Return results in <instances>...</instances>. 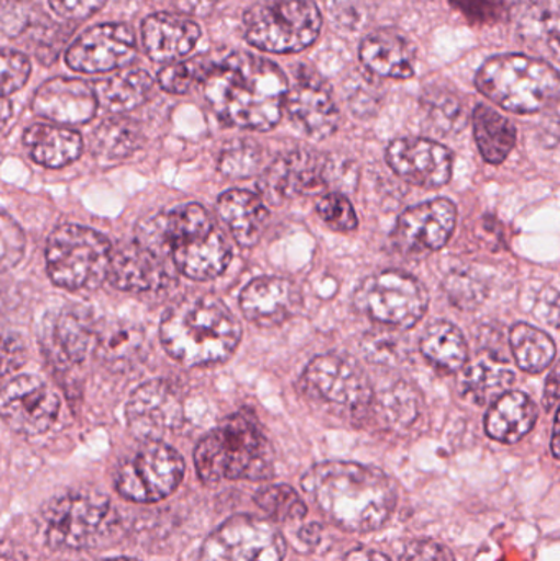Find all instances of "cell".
Listing matches in <instances>:
<instances>
[{"mask_svg": "<svg viewBox=\"0 0 560 561\" xmlns=\"http://www.w3.org/2000/svg\"><path fill=\"white\" fill-rule=\"evenodd\" d=\"M203 84L220 121L259 131L278 124L289 91L286 76L275 62L240 51L209 66Z\"/></svg>", "mask_w": 560, "mask_h": 561, "instance_id": "cell-1", "label": "cell"}, {"mask_svg": "<svg viewBox=\"0 0 560 561\" xmlns=\"http://www.w3.org/2000/svg\"><path fill=\"white\" fill-rule=\"evenodd\" d=\"M301 484L319 513L348 533L380 529L397 504L387 474L351 461L316 465L302 477Z\"/></svg>", "mask_w": 560, "mask_h": 561, "instance_id": "cell-2", "label": "cell"}, {"mask_svg": "<svg viewBox=\"0 0 560 561\" xmlns=\"http://www.w3.org/2000/svg\"><path fill=\"white\" fill-rule=\"evenodd\" d=\"M138 243L161 256H171L174 266L187 278H217L229 266L232 252L199 204H183L158 214L138 229Z\"/></svg>", "mask_w": 560, "mask_h": 561, "instance_id": "cell-3", "label": "cell"}, {"mask_svg": "<svg viewBox=\"0 0 560 561\" xmlns=\"http://www.w3.org/2000/svg\"><path fill=\"white\" fill-rule=\"evenodd\" d=\"M240 325L229 309L210 294H190L173 304L161 320L167 352L184 366L216 365L233 355Z\"/></svg>", "mask_w": 560, "mask_h": 561, "instance_id": "cell-4", "label": "cell"}, {"mask_svg": "<svg viewBox=\"0 0 560 561\" xmlns=\"http://www.w3.org/2000/svg\"><path fill=\"white\" fill-rule=\"evenodd\" d=\"M197 473L206 484L222 480L263 481L273 477V457L252 412H237L199 442Z\"/></svg>", "mask_w": 560, "mask_h": 561, "instance_id": "cell-5", "label": "cell"}, {"mask_svg": "<svg viewBox=\"0 0 560 561\" xmlns=\"http://www.w3.org/2000/svg\"><path fill=\"white\" fill-rule=\"evenodd\" d=\"M476 82L490 101L516 114H536L560 101V72L535 56H493L477 72Z\"/></svg>", "mask_w": 560, "mask_h": 561, "instance_id": "cell-6", "label": "cell"}, {"mask_svg": "<svg viewBox=\"0 0 560 561\" xmlns=\"http://www.w3.org/2000/svg\"><path fill=\"white\" fill-rule=\"evenodd\" d=\"M112 253L108 240L95 230L59 227L46 243L49 278L62 289H95L108 278Z\"/></svg>", "mask_w": 560, "mask_h": 561, "instance_id": "cell-7", "label": "cell"}, {"mask_svg": "<svg viewBox=\"0 0 560 561\" xmlns=\"http://www.w3.org/2000/svg\"><path fill=\"white\" fill-rule=\"evenodd\" d=\"M247 42L270 53H298L321 33L322 15L312 0H273L247 10Z\"/></svg>", "mask_w": 560, "mask_h": 561, "instance_id": "cell-8", "label": "cell"}, {"mask_svg": "<svg viewBox=\"0 0 560 561\" xmlns=\"http://www.w3.org/2000/svg\"><path fill=\"white\" fill-rule=\"evenodd\" d=\"M115 524L114 506L95 491L65 494L45 510L46 540L53 549H91L112 533Z\"/></svg>", "mask_w": 560, "mask_h": 561, "instance_id": "cell-9", "label": "cell"}, {"mask_svg": "<svg viewBox=\"0 0 560 561\" xmlns=\"http://www.w3.org/2000/svg\"><path fill=\"white\" fill-rule=\"evenodd\" d=\"M354 304L358 312L375 322L411 329L427 310L426 289L413 276L401 272H384L370 276L357 287Z\"/></svg>", "mask_w": 560, "mask_h": 561, "instance_id": "cell-10", "label": "cell"}, {"mask_svg": "<svg viewBox=\"0 0 560 561\" xmlns=\"http://www.w3.org/2000/svg\"><path fill=\"white\" fill-rule=\"evenodd\" d=\"M184 478V461L160 440L145 442L132 460L117 471L115 488L134 503H157L173 494Z\"/></svg>", "mask_w": 560, "mask_h": 561, "instance_id": "cell-11", "label": "cell"}, {"mask_svg": "<svg viewBox=\"0 0 560 561\" xmlns=\"http://www.w3.org/2000/svg\"><path fill=\"white\" fill-rule=\"evenodd\" d=\"M285 556V539L273 524L242 514L204 540L199 561H283Z\"/></svg>", "mask_w": 560, "mask_h": 561, "instance_id": "cell-12", "label": "cell"}, {"mask_svg": "<svg viewBox=\"0 0 560 561\" xmlns=\"http://www.w3.org/2000/svg\"><path fill=\"white\" fill-rule=\"evenodd\" d=\"M306 394L329 404L364 409L374 399V389L364 369L341 355L316 356L301 378Z\"/></svg>", "mask_w": 560, "mask_h": 561, "instance_id": "cell-13", "label": "cell"}, {"mask_svg": "<svg viewBox=\"0 0 560 561\" xmlns=\"http://www.w3.org/2000/svg\"><path fill=\"white\" fill-rule=\"evenodd\" d=\"M184 421L183 396L167 379H153L135 389L127 404L132 434L145 442L160 440Z\"/></svg>", "mask_w": 560, "mask_h": 561, "instance_id": "cell-14", "label": "cell"}, {"mask_svg": "<svg viewBox=\"0 0 560 561\" xmlns=\"http://www.w3.org/2000/svg\"><path fill=\"white\" fill-rule=\"evenodd\" d=\"M137 56L134 30L125 23H104L85 30L66 51L72 71L98 75L114 71Z\"/></svg>", "mask_w": 560, "mask_h": 561, "instance_id": "cell-15", "label": "cell"}, {"mask_svg": "<svg viewBox=\"0 0 560 561\" xmlns=\"http://www.w3.org/2000/svg\"><path fill=\"white\" fill-rule=\"evenodd\" d=\"M58 412V396L38 376H19L3 388L2 417L16 434H43L52 427Z\"/></svg>", "mask_w": 560, "mask_h": 561, "instance_id": "cell-16", "label": "cell"}, {"mask_svg": "<svg viewBox=\"0 0 560 561\" xmlns=\"http://www.w3.org/2000/svg\"><path fill=\"white\" fill-rule=\"evenodd\" d=\"M457 209L449 199H434L401 214L393 243L404 255H427L449 242L456 227Z\"/></svg>", "mask_w": 560, "mask_h": 561, "instance_id": "cell-17", "label": "cell"}, {"mask_svg": "<svg viewBox=\"0 0 560 561\" xmlns=\"http://www.w3.org/2000/svg\"><path fill=\"white\" fill-rule=\"evenodd\" d=\"M285 108L293 124L309 137L322 140L338 130L339 111L331 89L318 72L306 66H299L296 72Z\"/></svg>", "mask_w": 560, "mask_h": 561, "instance_id": "cell-18", "label": "cell"}, {"mask_svg": "<svg viewBox=\"0 0 560 561\" xmlns=\"http://www.w3.org/2000/svg\"><path fill=\"white\" fill-rule=\"evenodd\" d=\"M99 332L94 316L84 306L59 310L43 327L42 345L53 365L68 368L84 362L98 346Z\"/></svg>", "mask_w": 560, "mask_h": 561, "instance_id": "cell-19", "label": "cell"}, {"mask_svg": "<svg viewBox=\"0 0 560 561\" xmlns=\"http://www.w3.org/2000/svg\"><path fill=\"white\" fill-rule=\"evenodd\" d=\"M387 161L401 180L426 190L444 186L453 176L449 148L427 138H398L388 147Z\"/></svg>", "mask_w": 560, "mask_h": 561, "instance_id": "cell-20", "label": "cell"}, {"mask_svg": "<svg viewBox=\"0 0 560 561\" xmlns=\"http://www.w3.org/2000/svg\"><path fill=\"white\" fill-rule=\"evenodd\" d=\"M325 170L328 158L308 148H298L275 160L263 176L262 187L273 201L312 196L328 186Z\"/></svg>", "mask_w": 560, "mask_h": 561, "instance_id": "cell-21", "label": "cell"}, {"mask_svg": "<svg viewBox=\"0 0 560 561\" xmlns=\"http://www.w3.org/2000/svg\"><path fill=\"white\" fill-rule=\"evenodd\" d=\"M33 112L61 125L91 121L99 107L98 94L81 79L55 78L46 81L33 98Z\"/></svg>", "mask_w": 560, "mask_h": 561, "instance_id": "cell-22", "label": "cell"}, {"mask_svg": "<svg viewBox=\"0 0 560 561\" xmlns=\"http://www.w3.org/2000/svg\"><path fill=\"white\" fill-rule=\"evenodd\" d=\"M510 16L535 58L560 61V0H516Z\"/></svg>", "mask_w": 560, "mask_h": 561, "instance_id": "cell-23", "label": "cell"}, {"mask_svg": "<svg viewBox=\"0 0 560 561\" xmlns=\"http://www.w3.org/2000/svg\"><path fill=\"white\" fill-rule=\"evenodd\" d=\"M144 48L151 61L173 65L193 51L201 38V28L183 13H153L141 25Z\"/></svg>", "mask_w": 560, "mask_h": 561, "instance_id": "cell-24", "label": "cell"}, {"mask_svg": "<svg viewBox=\"0 0 560 561\" xmlns=\"http://www.w3.org/2000/svg\"><path fill=\"white\" fill-rule=\"evenodd\" d=\"M302 296L293 280L259 278L252 280L240 296L243 316L260 327H275L292 319L301 309Z\"/></svg>", "mask_w": 560, "mask_h": 561, "instance_id": "cell-25", "label": "cell"}, {"mask_svg": "<svg viewBox=\"0 0 560 561\" xmlns=\"http://www.w3.org/2000/svg\"><path fill=\"white\" fill-rule=\"evenodd\" d=\"M108 280L127 293H157L170 284L171 276L163 256L141 243L122 247L112 253Z\"/></svg>", "mask_w": 560, "mask_h": 561, "instance_id": "cell-26", "label": "cell"}, {"mask_svg": "<svg viewBox=\"0 0 560 561\" xmlns=\"http://www.w3.org/2000/svg\"><path fill=\"white\" fill-rule=\"evenodd\" d=\"M361 59L365 68L378 78L410 79L416 71V48L407 36L395 30H377L365 36Z\"/></svg>", "mask_w": 560, "mask_h": 561, "instance_id": "cell-27", "label": "cell"}, {"mask_svg": "<svg viewBox=\"0 0 560 561\" xmlns=\"http://www.w3.org/2000/svg\"><path fill=\"white\" fill-rule=\"evenodd\" d=\"M217 210L236 242L242 247L255 245L270 219L263 201L250 191H227L220 196Z\"/></svg>", "mask_w": 560, "mask_h": 561, "instance_id": "cell-28", "label": "cell"}, {"mask_svg": "<svg viewBox=\"0 0 560 561\" xmlns=\"http://www.w3.org/2000/svg\"><path fill=\"white\" fill-rule=\"evenodd\" d=\"M538 409L525 392L512 391L496 399L485 419L487 434L496 442L515 444L535 427Z\"/></svg>", "mask_w": 560, "mask_h": 561, "instance_id": "cell-29", "label": "cell"}, {"mask_svg": "<svg viewBox=\"0 0 560 561\" xmlns=\"http://www.w3.org/2000/svg\"><path fill=\"white\" fill-rule=\"evenodd\" d=\"M23 144L33 161L46 168L66 167L78 160L82 151L81 135L59 125H32Z\"/></svg>", "mask_w": 560, "mask_h": 561, "instance_id": "cell-30", "label": "cell"}, {"mask_svg": "<svg viewBox=\"0 0 560 561\" xmlns=\"http://www.w3.org/2000/svg\"><path fill=\"white\" fill-rule=\"evenodd\" d=\"M145 353V335L134 323H111L99 332L95 355L107 368L125 371L140 362Z\"/></svg>", "mask_w": 560, "mask_h": 561, "instance_id": "cell-31", "label": "cell"}, {"mask_svg": "<svg viewBox=\"0 0 560 561\" xmlns=\"http://www.w3.org/2000/svg\"><path fill=\"white\" fill-rule=\"evenodd\" d=\"M473 134L487 163H503L515 148V125L489 105H477L473 111Z\"/></svg>", "mask_w": 560, "mask_h": 561, "instance_id": "cell-32", "label": "cell"}, {"mask_svg": "<svg viewBox=\"0 0 560 561\" xmlns=\"http://www.w3.org/2000/svg\"><path fill=\"white\" fill-rule=\"evenodd\" d=\"M151 89H153V79L150 75L141 69H134L99 82L95 85V94H98L99 105H102L105 111L112 114H124L144 104L151 94Z\"/></svg>", "mask_w": 560, "mask_h": 561, "instance_id": "cell-33", "label": "cell"}, {"mask_svg": "<svg viewBox=\"0 0 560 561\" xmlns=\"http://www.w3.org/2000/svg\"><path fill=\"white\" fill-rule=\"evenodd\" d=\"M421 352L436 368L456 373L467 363V342L454 323L437 320L431 323L421 339Z\"/></svg>", "mask_w": 560, "mask_h": 561, "instance_id": "cell-34", "label": "cell"}, {"mask_svg": "<svg viewBox=\"0 0 560 561\" xmlns=\"http://www.w3.org/2000/svg\"><path fill=\"white\" fill-rule=\"evenodd\" d=\"M141 130L130 118H108L102 122L91 138V150L105 161L124 160L140 148Z\"/></svg>", "mask_w": 560, "mask_h": 561, "instance_id": "cell-35", "label": "cell"}, {"mask_svg": "<svg viewBox=\"0 0 560 561\" xmlns=\"http://www.w3.org/2000/svg\"><path fill=\"white\" fill-rule=\"evenodd\" d=\"M510 348L523 371H545L556 358V345L551 336L528 323H516L513 327Z\"/></svg>", "mask_w": 560, "mask_h": 561, "instance_id": "cell-36", "label": "cell"}, {"mask_svg": "<svg viewBox=\"0 0 560 561\" xmlns=\"http://www.w3.org/2000/svg\"><path fill=\"white\" fill-rule=\"evenodd\" d=\"M496 358L477 359L467 366L462 378V389L477 404H485L492 399H500L506 394L512 385L513 373Z\"/></svg>", "mask_w": 560, "mask_h": 561, "instance_id": "cell-37", "label": "cell"}, {"mask_svg": "<svg viewBox=\"0 0 560 561\" xmlns=\"http://www.w3.org/2000/svg\"><path fill=\"white\" fill-rule=\"evenodd\" d=\"M255 503L260 510L265 511L272 519L278 520V523L302 520L308 514L306 504L302 503L299 494L286 484L263 488L256 493Z\"/></svg>", "mask_w": 560, "mask_h": 561, "instance_id": "cell-38", "label": "cell"}, {"mask_svg": "<svg viewBox=\"0 0 560 561\" xmlns=\"http://www.w3.org/2000/svg\"><path fill=\"white\" fill-rule=\"evenodd\" d=\"M423 107L427 118L439 128L441 131H457L462 127V104L456 94L436 89L424 94Z\"/></svg>", "mask_w": 560, "mask_h": 561, "instance_id": "cell-39", "label": "cell"}, {"mask_svg": "<svg viewBox=\"0 0 560 561\" xmlns=\"http://www.w3.org/2000/svg\"><path fill=\"white\" fill-rule=\"evenodd\" d=\"M262 163V150L253 141H236L222 151L219 168L230 178H247Z\"/></svg>", "mask_w": 560, "mask_h": 561, "instance_id": "cell-40", "label": "cell"}, {"mask_svg": "<svg viewBox=\"0 0 560 561\" xmlns=\"http://www.w3.org/2000/svg\"><path fill=\"white\" fill-rule=\"evenodd\" d=\"M362 352L368 362L393 365L407 355V342L395 332H370L362 340Z\"/></svg>", "mask_w": 560, "mask_h": 561, "instance_id": "cell-41", "label": "cell"}, {"mask_svg": "<svg viewBox=\"0 0 560 561\" xmlns=\"http://www.w3.org/2000/svg\"><path fill=\"white\" fill-rule=\"evenodd\" d=\"M213 62L204 65L201 59H191L186 62H173L167 68L161 69L158 75V82L164 91L173 92V94H183L187 92L196 79L203 81L204 75Z\"/></svg>", "mask_w": 560, "mask_h": 561, "instance_id": "cell-42", "label": "cell"}, {"mask_svg": "<svg viewBox=\"0 0 560 561\" xmlns=\"http://www.w3.org/2000/svg\"><path fill=\"white\" fill-rule=\"evenodd\" d=\"M319 217L339 232H352L357 229L358 220L354 207L341 193L325 194L318 203Z\"/></svg>", "mask_w": 560, "mask_h": 561, "instance_id": "cell-43", "label": "cell"}, {"mask_svg": "<svg viewBox=\"0 0 560 561\" xmlns=\"http://www.w3.org/2000/svg\"><path fill=\"white\" fill-rule=\"evenodd\" d=\"M385 414L388 421L397 425H408L416 419L418 404L413 391L407 385H398L395 391L387 392L384 401Z\"/></svg>", "mask_w": 560, "mask_h": 561, "instance_id": "cell-44", "label": "cell"}, {"mask_svg": "<svg viewBox=\"0 0 560 561\" xmlns=\"http://www.w3.org/2000/svg\"><path fill=\"white\" fill-rule=\"evenodd\" d=\"M450 300L460 306V309H473V306L482 302L485 296V287L479 279L470 276L469 273H456L446 283Z\"/></svg>", "mask_w": 560, "mask_h": 561, "instance_id": "cell-45", "label": "cell"}, {"mask_svg": "<svg viewBox=\"0 0 560 561\" xmlns=\"http://www.w3.org/2000/svg\"><path fill=\"white\" fill-rule=\"evenodd\" d=\"M30 62L22 53L3 49L2 51V91L3 95L20 91L28 81Z\"/></svg>", "mask_w": 560, "mask_h": 561, "instance_id": "cell-46", "label": "cell"}, {"mask_svg": "<svg viewBox=\"0 0 560 561\" xmlns=\"http://www.w3.org/2000/svg\"><path fill=\"white\" fill-rule=\"evenodd\" d=\"M450 2L477 25L499 22L506 12L503 0H450Z\"/></svg>", "mask_w": 560, "mask_h": 561, "instance_id": "cell-47", "label": "cell"}, {"mask_svg": "<svg viewBox=\"0 0 560 561\" xmlns=\"http://www.w3.org/2000/svg\"><path fill=\"white\" fill-rule=\"evenodd\" d=\"M23 252H25V237H23L22 229L7 214H3L2 268H13L22 260Z\"/></svg>", "mask_w": 560, "mask_h": 561, "instance_id": "cell-48", "label": "cell"}, {"mask_svg": "<svg viewBox=\"0 0 560 561\" xmlns=\"http://www.w3.org/2000/svg\"><path fill=\"white\" fill-rule=\"evenodd\" d=\"M10 7L2 5V28L5 35L19 36L35 23V13L28 10L30 3L23 0H9Z\"/></svg>", "mask_w": 560, "mask_h": 561, "instance_id": "cell-49", "label": "cell"}, {"mask_svg": "<svg viewBox=\"0 0 560 561\" xmlns=\"http://www.w3.org/2000/svg\"><path fill=\"white\" fill-rule=\"evenodd\" d=\"M107 0H49L53 12L69 22L89 19L105 5Z\"/></svg>", "mask_w": 560, "mask_h": 561, "instance_id": "cell-50", "label": "cell"}, {"mask_svg": "<svg viewBox=\"0 0 560 561\" xmlns=\"http://www.w3.org/2000/svg\"><path fill=\"white\" fill-rule=\"evenodd\" d=\"M401 561H456L453 553L443 543L434 540H416L410 543Z\"/></svg>", "mask_w": 560, "mask_h": 561, "instance_id": "cell-51", "label": "cell"}, {"mask_svg": "<svg viewBox=\"0 0 560 561\" xmlns=\"http://www.w3.org/2000/svg\"><path fill=\"white\" fill-rule=\"evenodd\" d=\"M25 362V348L15 335H5L2 350V373L9 375Z\"/></svg>", "mask_w": 560, "mask_h": 561, "instance_id": "cell-52", "label": "cell"}, {"mask_svg": "<svg viewBox=\"0 0 560 561\" xmlns=\"http://www.w3.org/2000/svg\"><path fill=\"white\" fill-rule=\"evenodd\" d=\"M539 307L545 310V313H542L546 319L545 322L551 323L552 327L560 330V293L548 294V296L545 293L542 304Z\"/></svg>", "mask_w": 560, "mask_h": 561, "instance_id": "cell-53", "label": "cell"}, {"mask_svg": "<svg viewBox=\"0 0 560 561\" xmlns=\"http://www.w3.org/2000/svg\"><path fill=\"white\" fill-rule=\"evenodd\" d=\"M560 402V363L555 371L549 375L545 388V405L548 411H552Z\"/></svg>", "mask_w": 560, "mask_h": 561, "instance_id": "cell-54", "label": "cell"}, {"mask_svg": "<svg viewBox=\"0 0 560 561\" xmlns=\"http://www.w3.org/2000/svg\"><path fill=\"white\" fill-rule=\"evenodd\" d=\"M344 561H390L384 553L370 549H355L345 556Z\"/></svg>", "mask_w": 560, "mask_h": 561, "instance_id": "cell-55", "label": "cell"}, {"mask_svg": "<svg viewBox=\"0 0 560 561\" xmlns=\"http://www.w3.org/2000/svg\"><path fill=\"white\" fill-rule=\"evenodd\" d=\"M180 9L186 12L197 13V10L209 9L210 0H174Z\"/></svg>", "mask_w": 560, "mask_h": 561, "instance_id": "cell-56", "label": "cell"}, {"mask_svg": "<svg viewBox=\"0 0 560 561\" xmlns=\"http://www.w3.org/2000/svg\"><path fill=\"white\" fill-rule=\"evenodd\" d=\"M551 448L555 457L559 458L560 460V409L558 412V417H556L555 432H552Z\"/></svg>", "mask_w": 560, "mask_h": 561, "instance_id": "cell-57", "label": "cell"}, {"mask_svg": "<svg viewBox=\"0 0 560 561\" xmlns=\"http://www.w3.org/2000/svg\"><path fill=\"white\" fill-rule=\"evenodd\" d=\"M2 122H3V125L7 124V121H9V114H10V104H9V101H7V99H3V104H2Z\"/></svg>", "mask_w": 560, "mask_h": 561, "instance_id": "cell-58", "label": "cell"}, {"mask_svg": "<svg viewBox=\"0 0 560 561\" xmlns=\"http://www.w3.org/2000/svg\"><path fill=\"white\" fill-rule=\"evenodd\" d=\"M102 561H138L134 559H108V560H102Z\"/></svg>", "mask_w": 560, "mask_h": 561, "instance_id": "cell-59", "label": "cell"}, {"mask_svg": "<svg viewBox=\"0 0 560 561\" xmlns=\"http://www.w3.org/2000/svg\"><path fill=\"white\" fill-rule=\"evenodd\" d=\"M2 561H12V560H9V559H7V557H3Z\"/></svg>", "mask_w": 560, "mask_h": 561, "instance_id": "cell-60", "label": "cell"}]
</instances>
